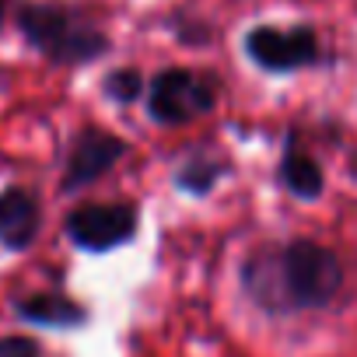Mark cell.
Wrapping results in <instances>:
<instances>
[{
	"label": "cell",
	"instance_id": "1",
	"mask_svg": "<svg viewBox=\"0 0 357 357\" xmlns=\"http://www.w3.org/2000/svg\"><path fill=\"white\" fill-rule=\"evenodd\" d=\"M242 291L266 315L329 308L343 291V263L315 238H291L280 249L259 245L242 263Z\"/></svg>",
	"mask_w": 357,
	"mask_h": 357
},
{
	"label": "cell",
	"instance_id": "2",
	"mask_svg": "<svg viewBox=\"0 0 357 357\" xmlns=\"http://www.w3.org/2000/svg\"><path fill=\"white\" fill-rule=\"evenodd\" d=\"M18 29L32 50H39L50 63L84 67L109 53V36L88 22L81 11L67 4H46V0H25L18 8Z\"/></svg>",
	"mask_w": 357,
	"mask_h": 357
},
{
	"label": "cell",
	"instance_id": "3",
	"mask_svg": "<svg viewBox=\"0 0 357 357\" xmlns=\"http://www.w3.org/2000/svg\"><path fill=\"white\" fill-rule=\"evenodd\" d=\"M218 105V88L190 67H168L147 88V119L158 126H186Z\"/></svg>",
	"mask_w": 357,
	"mask_h": 357
},
{
	"label": "cell",
	"instance_id": "4",
	"mask_svg": "<svg viewBox=\"0 0 357 357\" xmlns=\"http://www.w3.org/2000/svg\"><path fill=\"white\" fill-rule=\"evenodd\" d=\"M242 53L252 60V67H259L263 74H294L305 67H315L322 60V46L315 29L308 25H256L245 32L242 39Z\"/></svg>",
	"mask_w": 357,
	"mask_h": 357
},
{
	"label": "cell",
	"instance_id": "5",
	"mask_svg": "<svg viewBox=\"0 0 357 357\" xmlns=\"http://www.w3.org/2000/svg\"><path fill=\"white\" fill-rule=\"evenodd\" d=\"M140 231V207L137 204H81L67 214L63 235L74 249L102 256L123 249Z\"/></svg>",
	"mask_w": 357,
	"mask_h": 357
},
{
	"label": "cell",
	"instance_id": "6",
	"mask_svg": "<svg viewBox=\"0 0 357 357\" xmlns=\"http://www.w3.org/2000/svg\"><path fill=\"white\" fill-rule=\"evenodd\" d=\"M126 154V140L116 137L112 130H102V126H84L74 144H70V154H67V165H63V193H77L98 178L105 172L116 168V161Z\"/></svg>",
	"mask_w": 357,
	"mask_h": 357
},
{
	"label": "cell",
	"instance_id": "7",
	"mask_svg": "<svg viewBox=\"0 0 357 357\" xmlns=\"http://www.w3.org/2000/svg\"><path fill=\"white\" fill-rule=\"evenodd\" d=\"M39 200L25 186H8L0 193V245L11 252H25L39 235Z\"/></svg>",
	"mask_w": 357,
	"mask_h": 357
},
{
	"label": "cell",
	"instance_id": "8",
	"mask_svg": "<svg viewBox=\"0 0 357 357\" xmlns=\"http://www.w3.org/2000/svg\"><path fill=\"white\" fill-rule=\"evenodd\" d=\"M18 319L29 322V326H43V329H81L88 326V308L67 294H56V291H39V294H29L15 305Z\"/></svg>",
	"mask_w": 357,
	"mask_h": 357
},
{
	"label": "cell",
	"instance_id": "9",
	"mask_svg": "<svg viewBox=\"0 0 357 357\" xmlns=\"http://www.w3.org/2000/svg\"><path fill=\"white\" fill-rule=\"evenodd\" d=\"M277 178L294 200H319L322 190H326V175H322L319 161L298 144V137H287V144L280 151Z\"/></svg>",
	"mask_w": 357,
	"mask_h": 357
},
{
	"label": "cell",
	"instance_id": "10",
	"mask_svg": "<svg viewBox=\"0 0 357 357\" xmlns=\"http://www.w3.org/2000/svg\"><path fill=\"white\" fill-rule=\"evenodd\" d=\"M231 175V161L228 158H218V154H197V158H186L183 165L175 168L172 175V183L178 193H186V197H211L218 190L221 178Z\"/></svg>",
	"mask_w": 357,
	"mask_h": 357
},
{
	"label": "cell",
	"instance_id": "11",
	"mask_svg": "<svg viewBox=\"0 0 357 357\" xmlns=\"http://www.w3.org/2000/svg\"><path fill=\"white\" fill-rule=\"evenodd\" d=\"M102 95H105L112 105H133V102L144 95V74H140L137 67H116V70L105 74Z\"/></svg>",
	"mask_w": 357,
	"mask_h": 357
},
{
	"label": "cell",
	"instance_id": "12",
	"mask_svg": "<svg viewBox=\"0 0 357 357\" xmlns=\"http://www.w3.org/2000/svg\"><path fill=\"white\" fill-rule=\"evenodd\" d=\"M39 343L32 336H4L0 340V357H39Z\"/></svg>",
	"mask_w": 357,
	"mask_h": 357
},
{
	"label": "cell",
	"instance_id": "13",
	"mask_svg": "<svg viewBox=\"0 0 357 357\" xmlns=\"http://www.w3.org/2000/svg\"><path fill=\"white\" fill-rule=\"evenodd\" d=\"M8 11H11V0H0V29H4V22H8Z\"/></svg>",
	"mask_w": 357,
	"mask_h": 357
}]
</instances>
